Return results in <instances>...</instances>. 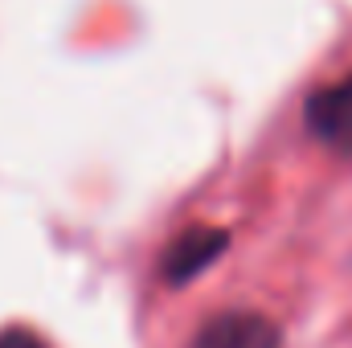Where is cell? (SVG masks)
<instances>
[{
    "mask_svg": "<svg viewBox=\"0 0 352 348\" xmlns=\"http://www.w3.org/2000/svg\"><path fill=\"white\" fill-rule=\"evenodd\" d=\"M303 115H307V127L324 144H332L340 152H352V74L332 83V87L316 90L307 98Z\"/></svg>",
    "mask_w": 352,
    "mask_h": 348,
    "instance_id": "1",
    "label": "cell"
},
{
    "mask_svg": "<svg viewBox=\"0 0 352 348\" xmlns=\"http://www.w3.org/2000/svg\"><path fill=\"white\" fill-rule=\"evenodd\" d=\"M0 348H50L37 332H29V328H4L0 332Z\"/></svg>",
    "mask_w": 352,
    "mask_h": 348,
    "instance_id": "4",
    "label": "cell"
},
{
    "mask_svg": "<svg viewBox=\"0 0 352 348\" xmlns=\"http://www.w3.org/2000/svg\"><path fill=\"white\" fill-rule=\"evenodd\" d=\"M226 230H213V226H192L176 238L173 246L164 250V279L168 283H188L192 274H201L209 262L221 259L226 250Z\"/></svg>",
    "mask_w": 352,
    "mask_h": 348,
    "instance_id": "3",
    "label": "cell"
},
{
    "mask_svg": "<svg viewBox=\"0 0 352 348\" xmlns=\"http://www.w3.org/2000/svg\"><path fill=\"white\" fill-rule=\"evenodd\" d=\"M188 348H278V332L254 312H226L209 320Z\"/></svg>",
    "mask_w": 352,
    "mask_h": 348,
    "instance_id": "2",
    "label": "cell"
}]
</instances>
